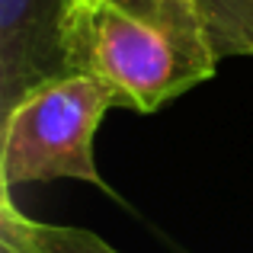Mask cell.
<instances>
[{
	"label": "cell",
	"instance_id": "1",
	"mask_svg": "<svg viewBox=\"0 0 253 253\" xmlns=\"http://www.w3.org/2000/svg\"><path fill=\"white\" fill-rule=\"evenodd\" d=\"M68 68L109 90L116 109L151 116L211 81V51L199 0H71Z\"/></svg>",
	"mask_w": 253,
	"mask_h": 253
},
{
	"label": "cell",
	"instance_id": "2",
	"mask_svg": "<svg viewBox=\"0 0 253 253\" xmlns=\"http://www.w3.org/2000/svg\"><path fill=\"white\" fill-rule=\"evenodd\" d=\"M116 109L109 90L86 74H68L32 90L0 116V186L77 179L103 186L93 138L106 112Z\"/></svg>",
	"mask_w": 253,
	"mask_h": 253
},
{
	"label": "cell",
	"instance_id": "3",
	"mask_svg": "<svg viewBox=\"0 0 253 253\" xmlns=\"http://www.w3.org/2000/svg\"><path fill=\"white\" fill-rule=\"evenodd\" d=\"M71 0H0V116L32 90L68 77Z\"/></svg>",
	"mask_w": 253,
	"mask_h": 253
},
{
	"label": "cell",
	"instance_id": "4",
	"mask_svg": "<svg viewBox=\"0 0 253 253\" xmlns=\"http://www.w3.org/2000/svg\"><path fill=\"white\" fill-rule=\"evenodd\" d=\"M0 250L10 253H119L99 234L74 224H48L26 218L13 205V196L0 199Z\"/></svg>",
	"mask_w": 253,
	"mask_h": 253
},
{
	"label": "cell",
	"instance_id": "5",
	"mask_svg": "<svg viewBox=\"0 0 253 253\" xmlns=\"http://www.w3.org/2000/svg\"><path fill=\"white\" fill-rule=\"evenodd\" d=\"M215 58H253V0H199Z\"/></svg>",
	"mask_w": 253,
	"mask_h": 253
},
{
	"label": "cell",
	"instance_id": "6",
	"mask_svg": "<svg viewBox=\"0 0 253 253\" xmlns=\"http://www.w3.org/2000/svg\"><path fill=\"white\" fill-rule=\"evenodd\" d=\"M0 253H10V250H0Z\"/></svg>",
	"mask_w": 253,
	"mask_h": 253
}]
</instances>
